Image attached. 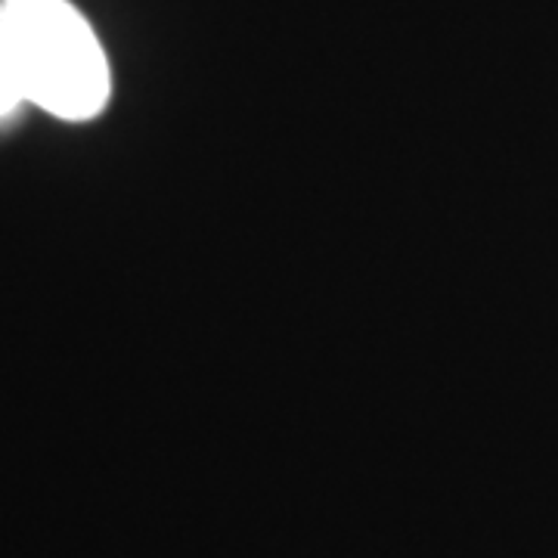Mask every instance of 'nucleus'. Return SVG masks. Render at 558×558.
I'll return each mask as SVG.
<instances>
[{"label": "nucleus", "instance_id": "obj_1", "mask_svg": "<svg viewBox=\"0 0 558 558\" xmlns=\"http://www.w3.org/2000/svg\"><path fill=\"white\" fill-rule=\"evenodd\" d=\"M0 44L25 102L65 121L94 119L109 100V62L69 0H0Z\"/></svg>", "mask_w": 558, "mask_h": 558}, {"label": "nucleus", "instance_id": "obj_2", "mask_svg": "<svg viewBox=\"0 0 558 558\" xmlns=\"http://www.w3.org/2000/svg\"><path fill=\"white\" fill-rule=\"evenodd\" d=\"M22 102H25V94H22L20 75H16V69L10 62V53L0 44V119L16 112Z\"/></svg>", "mask_w": 558, "mask_h": 558}]
</instances>
